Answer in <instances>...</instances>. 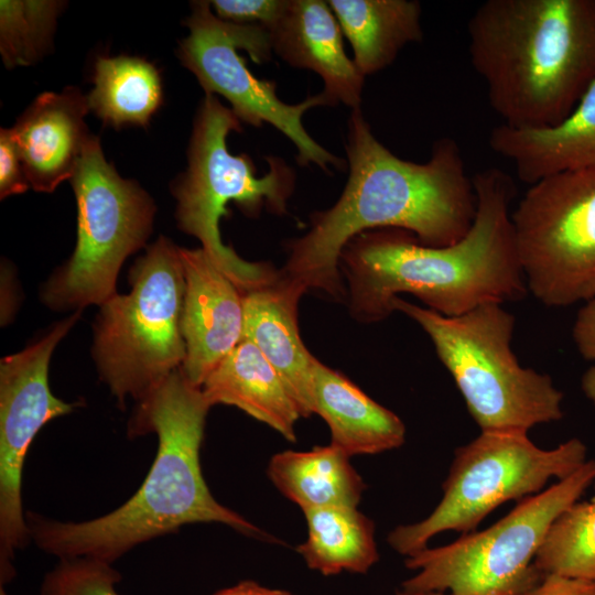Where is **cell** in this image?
Masks as SVG:
<instances>
[{
  "label": "cell",
  "instance_id": "1",
  "mask_svg": "<svg viewBox=\"0 0 595 595\" xmlns=\"http://www.w3.org/2000/svg\"><path fill=\"white\" fill-rule=\"evenodd\" d=\"M349 176L338 201L311 216V228L288 245L279 275L304 292L347 296L339 257L355 236L375 229L405 230L428 246L458 242L476 215L473 180L456 140L444 137L424 163L402 160L380 143L360 108L348 120Z\"/></svg>",
  "mask_w": 595,
  "mask_h": 595
},
{
  "label": "cell",
  "instance_id": "2",
  "mask_svg": "<svg viewBox=\"0 0 595 595\" xmlns=\"http://www.w3.org/2000/svg\"><path fill=\"white\" fill-rule=\"evenodd\" d=\"M472 180L476 215L458 242L432 247L396 228L368 230L347 242L339 270L356 321L387 318L400 293L412 294L445 316L526 295L509 209L516 184L498 167L478 171Z\"/></svg>",
  "mask_w": 595,
  "mask_h": 595
},
{
  "label": "cell",
  "instance_id": "3",
  "mask_svg": "<svg viewBox=\"0 0 595 595\" xmlns=\"http://www.w3.org/2000/svg\"><path fill=\"white\" fill-rule=\"evenodd\" d=\"M210 409L201 388L181 369L137 402L130 436L155 433V459L137 493L111 512L82 522H62L26 512L30 539L58 559L88 556L112 563L132 548L191 523L215 522L256 538L262 529L219 504L201 467V445Z\"/></svg>",
  "mask_w": 595,
  "mask_h": 595
},
{
  "label": "cell",
  "instance_id": "4",
  "mask_svg": "<svg viewBox=\"0 0 595 595\" xmlns=\"http://www.w3.org/2000/svg\"><path fill=\"white\" fill-rule=\"evenodd\" d=\"M467 33L472 66L510 128L560 125L595 82V0H486Z\"/></svg>",
  "mask_w": 595,
  "mask_h": 595
},
{
  "label": "cell",
  "instance_id": "5",
  "mask_svg": "<svg viewBox=\"0 0 595 595\" xmlns=\"http://www.w3.org/2000/svg\"><path fill=\"white\" fill-rule=\"evenodd\" d=\"M432 340L482 431H522L559 421L563 393L550 376L522 367L511 349L515 317L500 303L445 316L401 298L392 301Z\"/></svg>",
  "mask_w": 595,
  "mask_h": 595
},
{
  "label": "cell",
  "instance_id": "6",
  "mask_svg": "<svg viewBox=\"0 0 595 595\" xmlns=\"http://www.w3.org/2000/svg\"><path fill=\"white\" fill-rule=\"evenodd\" d=\"M230 131H241L240 120L215 95H206L194 121L188 167L173 186V194L177 201L178 227L196 237L214 262L246 294L273 283L278 271L266 262L246 261L225 246L219 219L228 215L229 202L252 216L262 207L284 214L295 175L282 159L266 156L269 171L257 177L247 154L234 155L228 151L226 139Z\"/></svg>",
  "mask_w": 595,
  "mask_h": 595
},
{
  "label": "cell",
  "instance_id": "7",
  "mask_svg": "<svg viewBox=\"0 0 595 595\" xmlns=\"http://www.w3.org/2000/svg\"><path fill=\"white\" fill-rule=\"evenodd\" d=\"M129 282L130 293L101 304L94 325L95 363L120 403L144 399L186 357L180 248L161 236L131 268Z\"/></svg>",
  "mask_w": 595,
  "mask_h": 595
},
{
  "label": "cell",
  "instance_id": "8",
  "mask_svg": "<svg viewBox=\"0 0 595 595\" xmlns=\"http://www.w3.org/2000/svg\"><path fill=\"white\" fill-rule=\"evenodd\" d=\"M595 459L570 476L527 497L487 529L408 556L413 575L402 582L410 592L448 595H518L544 575L533 561L556 518L594 483Z\"/></svg>",
  "mask_w": 595,
  "mask_h": 595
},
{
  "label": "cell",
  "instance_id": "9",
  "mask_svg": "<svg viewBox=\"0 0 595 595\" xmlns=\"http://www.w3.org/2000/svg\"><path fill=\"white\" fill-rule=\"evenodd\" d=\"M586 445L572 437L544 450L522 431H482L455 450L443 497L423 520L398 526L389 545L405 558L443 531L468 533L499 505L539 494L551 478L563 479L586 459Z\"/></svg>",
  "mask_w": 595,
  "mask_h": 595
},
{
  "label": "cell",
  "instance_id": "10",
  "mask_svg": "<svg viewBox=\"0 0 595 595\" xmlns=\"http://www.w3.org/2000/svg\"><path fill=\"white\" fill-rule=\"evenodd\" d=\"M77 202V241L68 261L43 288L44 303L82 311L116 295V280L128 256L152 231L155 205L136 182L122 178L91 136L71 178Z\"/></svg>",
  "mask_w": 595,
  "mask_h": 595
},
{
  "label": "cell",
  "instance_id": "11",
  "mask_svg": "<svg viewBox=\"0 0 595 595\" xmlns=\"http://www.w3.org/2000/svg\"><path fill=\"white\" fill-rule=\"evenodd\" d=\"M528 291L547 306L595 294V167L530 185L510 215Z\"/></svg>",
  "mask_w": 595,
  "mask_h": 595
},
{
  "label": "cell",
  "instance_id": "12",
  "mask_svg": "<svg viewBox=\"0 0 595 595\" xmlns=\"http://www.w3.org/2000/svg\"><path fill=\"white\" fill-rule=\"evenodd\" d=\"M210 2L195 1L184 24L190 34L180 43L182 64L197 78L206 95L218 94L231 105L235 116L256 128L269 123L289 138L298 150L300 165L315 164L325 172L329 165L344 169L345 161L318 144L305 130L303 115L317 106H331L323 93L296 105L283 102L275 83L257 78L238 50H246L256 63L271 58L270 32L260 25L220 20Z\"/></svg>",
  "mask_w": 595,
  "mask_h": 595
},
{
  "label": "cell",
  "instance_id": "13",
  "mask_svg": "<svg viewBox=\"0 0 595 595\" xmlns=\"http://www.w3.org/2000/svg\"><path fill=\"white\" fill-rule=\"evenodd\" d=\"M82 311L56 323L23 350L0 363V584L14 574V552L30 539L22 509V469L29 446L48 421L73 411L48 385L54 348Z\"/></svg>",
  "mask_w": 595,
  "mask_h": 595
},
{
  "label": "cell",
  "instance_id": "14",
  "mask_svg": "<svg viewBox=\"0 0 595 595\" xmlns=\"http://www.w3.org/2000/svg\"><path fill=\"white\" fill-rule=\"evenodd\" d=\"M185 278L181 332L185 378L202 388L208 375L242 340L244 294L203 248H180Z\"/></svg>",
  "mask_w": 595,
  "mask_h": 595
},
{
  "label": "cell",
  "instance_id": "15",
  "mask_svg": "<svg viewBox=\"0 0 595 595\" xmlns=\"http://www.w3.org/2000/svg\"><path fill=\"white\" fill-rule=\"evenodd\" d=\"M89 105L77 88L39 95L11 128L29 185L53 192L71 180L90 140L85 123Z\"/></svg>",
  "mask_w": 595,
  "mask_h": 595
},
{
  "label": "cell",
  "instance_id": "16",
  "mask_svg": "<svg viewBox=\"0 0 595 595\" xmlns=\"http://www.w3.org/2000/svg\"><path fill=\"white\" fill-rule=\"evenodd\" d=\"M272 50L289 65L321 76L331 106L359 108L365 76L344 50L343 31L322 0H289L270 31Z\"/></svg>",
  "mask_w": 595,
  "mask_h": 595
},
{
  "label": "cell",
  "instance_id": "17",
  "mask_svg": "<svg viewBox=\"0 0 595 595\" xmlns=\"http://www.w3.org/2000/svg\"><path fill=\"white\" fill-rule=\"evenodd\" d=\"M305 292L278 279L244 294V337L277 370L295 400L301 416L314 413L313 369L316 358L302 342L298 304Z\"/></svg>",
  "mask_w": 595,
  "mask_h": 595
},
{
  "label": "cell",
  "instance_id": "18",
  "mask_svg": "<svg viewBox=\"0 0 595 595\" xmlns=\"http://www.w3.org/2000/svg\"><path fill=\"white\" fill-rule=\"evenodd\" d=\"M488 142L530 185L559 172L595 167V82L560 125L520 130L501 123L491 129Z\"/></svg>",
  "mask_w": 595,
  "mask_h": 595
},
{
  "label": "cell",
  "instance_id": "19",
  "mask_svg": "<svg viewBox=\"0 0 595 595\" xmlns=\"http://www.w3.org/2000/svg\"><path fill=\"white\" fill-rule=\"evenodd\" d=\"M313 408L329 428L331 444L349 457L378 454L404 443L405 426L394 412L317 358L313 369Z\"/></svg>",
  "mask_w": 595,
  "mask_h": 595
},
{
  "label": "cell",
  "instance_id": "20",
  "mask_svg": "<svg viewBox=\"0 0 595 595\" xmlns=\"http://www.w3.org/2000/svg\"><path fill=\"white\" fill-rule=\"evenodd\" d=\"M210 407L227 404L266 423L290 442L296 440L300 410L285 383L249 340L242 339L202 386Z\"/></svg>",
  "mask_w": 595,
  "mask_h": 595
},
{
  "label": "cell",
  "instance_id": "21",
  "mask_svg": "<svg viewBox=\"0 0 595 595\" xmlns=\"http://www.w3.org/2000/svg\"><path fill=\"white\" fill-rule=\"evenodd\" d=\"M327 3L350 42L354 63L364 76L390 65L408 43L422 40L418 1L331 0Z\"/></svg>",
  "mask_w": 595,
  "mask_h": 595
},
{
  "label": "cell",
  "instance_id": "22",
  "mask_svg": "<svg viewBox=\"0 0 595 595\" xmlns=\"http://www.w3.org/2000/svg\"><path fill=\"white\" fill-rule=\"evenodd\" d=\"M349 456L332 445L273 455L268 475L302 511L323 507H357L366 485Z\"/></svg>",
  "mask_w": 595,
  "mask_h": 595
},
{
  "label": "cell",
  "instance_id": "23",
  "mask_svg": "<svg viewBox=\"0 0 595 595\" xmlns=\"http://www.w3.org/2000/svg\"><path fill=\"white\" fill-rule=\"evenodd\" d=\"M307 538L296 548L305 564L325 576L366 574L379 560L374 521L357 507L303 511Z\"/></svg>",
  "mask_w": 595,
  "mask_h": 595
},
{
  "label": "cell",
  "instance_id": "24",
  "mask_svg": "<svg viewBox=\"0 0 595 595\" xmlns=\"http://www.w3.org/2000/svg\"><path fill=\"white\" fill-rule=\"evenodd\" d=\"M89 109L113 128L147 126L162 104L159 72L133 56L99 57L95 63Z\"/></svg>",
  "mask_w": 595,
  "mask_h": 595
},
{
  "label": "cell",
  "instance_id": "25",
  "mask_svg": "<svg viewBox=\"0 0 595 595\" xmlns=\"http://www.w3.org/2000/svg\"><path fill=\"white\" fill-rule=\"evenodd\" d=\"M593 484L595 493V479ZM533 563L543 575L595 583V494L556 518Z\"/></svg>",
  "mask_w": 595,
  "mask_h": 595
},
{
  "label": "cell",
  "instance_id": "26",
  "mask_svg": "<svg viewBox=\"0 0 595 595\" xmlns=\"http://www.w3.org/2000/svg\"><path fill=\"white\" fill-rule=\"evenodd\" d=\"M64 2H0V52L7 67L29 66L50 47Z\"/></svg>",
  "mask_w": 595,
  "mask_h": 595
},
{
  "label": "cell",
  "instance_id": "27",
  "mask_svg": "<svg viewBox=\"0 0 595 595\" xmlns=\"http://www.w3.org/2000/svg\"><path fill=\"white\" fill-rule=\"evenodd\" d=\"M120 580L109 562L88 556L60 559L45 575L40 595H119L115 585Z\"/></svg>",
  "mask_w": 595,
  "mask_h": 595
},
{
  "label": "cell",
  "instance_id": "28",
  "mask_svg": "<svg viewBox=\"0 0 595 595\" xmlns=\"http://www.w3.org/2000/svg\"><path fill=\"white\" fill-rule=\"evenodd\" d=\"M289 0H215L212 7L220 20L260 25L269 32L280 20Z\"/></svg>",
  "mask_w": 595,
  "mask_h": 595
},
{
  "label": "cell",
  "instance_id": "29",
  "mask_svg": "<svg viewBox=\"0 0 595 595\" xmlns=\"http://www.w3.org/2000/svg\"><path fill=\"white\" fill-rule=\"evenodd\" d=\"M29 187L23 161L11 129L0 131V197L21 194Z\"/></svg>",
  "mask_w": 595,
  "mask_h": 595
},
{
  "label": "cell",
  "instance_id": "30",
  "mask_svg": "<svg viewBox=\"0 0 595 595\" xmlns=\"http://www.w3.org/2000/svg\"><path fill=\"white\" fill-rule=\"evenodd\" d=\"M572 336L580 355L595 361V294L578 311Z\"/></svg>",
  "mask_w": 595,
  "mask_h": 595
},
{
  "label": "cell",
  "instance_id": "31",
  "mask_svg": "<svg viewBox=\"0 0 595 595\" xmlns=\"http://www.w3.org/2000/svg\"><path fill=\"white\" fill-rule=\"evenodd\" d=\"M518 595H595V583L549 574L538 585Z\"/></svg>",
  "mask_w": 595,
  "mask_h": 595
},
{
  "label": "cell",
  "instance_id": "32",
  "mask_svg": "<svg viewBox=\"0 0 595 595\" xmlns=\"http://www.w3.org/2000/svg\"><path fill=\"white\" fill-rule=\"evenodd\" d=\"M214 595H293L289 591L270 588L253 581H244Z\"/></svg>",
  "mask_w": 595,
  "mask_h": 595
},
{
  "label": "cell",
  "instance_id": "33",
  "mask_svg": "<svg viewBox=\"0 0 595 595\" xmlns=\"http://www.w3.org/2000/svg\"><path fill=\"white\" fill-rule=\"evenodd\" d=\"M581 388L585 397L595 407V365L584 372L581 380Z\"/></svg>",
  "mask_w": 595,
  "mask_h": 595
},
{
  "label": "cell",
  "instance_id": "34",
  "mask_svg": "<svg viewBox=\"0 0 595 595\" xmlns=\"http://www.w3.org/2000/svg\"><path fill=\"white\" fill-rule=\"evenodd\" d=\"M394 595H448L446 593H439V592H410L405 589H399L394 593Z\"/></svg>",
  "mask_w": 595,
  "mask_h": 595
},
{
  "label": "cell",
  "instance_id": "35",
  "mask_svg": "<svg viewBox=\"0 0 595 595\" xmlns=\"http://www.w3.org/2000/svg\"><path fill=\"white\" fill-rule=\"evenodd\" d=\"M0 595H8L3 586H0Z\"/></svg>",
  "mask_w": 595,
  "mask_h": 595
}]
</instances>
